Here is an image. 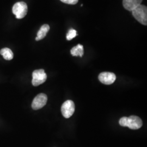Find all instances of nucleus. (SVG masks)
<instances>
[{"mask_svg": "<svg viewBox=\"0 0 147 147\" xmlns=\"http://www.w3.org/2000/svg\"><path fill=\"white\" fill-rule=\"evenodd\" d=\"M131 11L132 15L137 21L143 25H147V8L146 6L140 5Z\"/></svg>", "mask_w": 147, "mask_h": 147, "instance_id": "f257e3e1", "label": "nucleus"}, {"mask_svg": "<svg viewBox=\"0 0 147 147\" xmlns=\"http://www.w3.org/2000/svg\"><path fill=\"white\" fill-rule=\"evenodd\" d=\"M12 11L17 19H21L26 16L28 11L27 5L24 2H17L13 5Z\"/></svg>", "mask_w": 147, "mask_h": 147, "instance_id": "f03ea898", "label": "nucleus"}, {"mask_svg": "<svg viewBox=\"0 0 147 147\" xmlns=\"http://www.w3.org/2000/svg\"><path fill=\"white\" fill-rule=\"evenodd\" d=\"M32 84L34 86H38L45 82L47 79V74L44 70L38 69L34 70L32 73Z\"/></svg>", "mask_w": 147, "mask_h": 147, "instance_id": "7ed1b4c3", "label": "nucleus"}, {"mask_svg": "<svg viewBox=\"0 0 147 147\" xmlns=\"http://www.w3.org/2000/svg\"><path fill=\"white\" fill-rule=\"evenodd\" d=\"M61 112L64 117L69 118L75 112V104L72 100H67L61 107Z\"/></svg>", "mask_w": 147, "mask_h": 147, "instance_id": "20e7f679", "label": "nucleus"}, {"mask_svg": "<svg viewBox=\"0 0 147 147\" xmlns=\"http://www.w3.org/2000/svg\"><path fill=\"white\" fill-rule=\"evenodd\" d=\"M47 101V95L44 93H40L37 95L33 100L32 107L34 110L40 109L46 105Z\"/></svg>", "mask_w": 147, "mask_h": 147, "instance_id": "39448f33", "label": "nucleus"}, {"mask_svg": "<svg viewBox=\"0 0 147 147\" xmlns=\"http://www.w3.org/2000/svg\"><path fill=\"white\" fill-rule=\"evenodd\" d=\"M98 78L102 84L109 85L115 82L116 81V76L113 73L103 72L99 74Z\"/></svg>", "mask_w": 147, "mask_h": 147, "instance_id": "423d86ee", "label": "nucleus"}, {"mask_svg": "<svg viewBox=\"0 0 147 147\" xmlns=\"http://www.w3.org/2000/svg\"><path fill=\"white\" fill-rule=\"evenodd\" d=\"M143 123L141 119L136 116L127 117V127L132 130H137L142 127Z\"/></svg>", "mask_w": 147, "mask_h": 147, "instance_id": "0eeeda50", "label": "nucleus"}, {"mask_svg": "<svg viewBox=\"0 0 147 147\" xmlns=\"http://www.w3.org/2000/svg\"><path fill=\"white\" fill-rule=\"evenodd\" d=\"M142 1L143 0H123V5L126 10L132 11L140 5Z\"/></svg>", "mask_w": 147, "mask_h": 147, "instance_id": "6e6552de", "label": "nucleus"}, {"mask_svg": "<svg viewBox=\"0 0 147 147\" xmlns=\"http://www.w3.org/2000/svg\"><path fill=\"white\" fill-rule=\"evenodd\" d=\"M49 30H50V26L48 25L47 24L43 25L37 33V37L36 38V40L38 41L46 37L47 34Z\"/></svg>", "mask_w": 147, "mask_h": 147, "instance_id": "1a4fd4ad", "label": "nucleus"}, {"mask_svg": "<svg viewBox=\"0 0 147 147\" xmlns=\"http://www.w3.org/2000/svg\"><path fill=\"white\" fill-rule=\"evenodd\" d=\"M70 53L73 56L82 57L84 54V47L81 44H78L76 47H74L70 50Z\"/></svg>", "mask_w": 147, "mask_h": 147, "instance_id": "9d476101", "label": "nucleus"}, {"mask_svg": "<svg viewBox=\"0 0 147 147\" xmlns=\"http://www.w3.org/2000/svg\"><path fill=\"white\" fill-rule=\"evenodd\" d=\"M0 54L5 60L9 61L13 58L14 54L10 49L3 48L0 50Z\"/></svg>", "mask_w": 147, "mask_h": 147, "instance_id": "9b49d317", "label": "nucleus"}, {"mask_svg": "<svg viewBox=\"0 0 147 147\" xmlns=\"http://www.w3.org/2000/svg\"><path fill=\"white\" fill-rule=\"evenodd\" d=\"M77 35V31L73 28H71L69 31L68 33L67 34L66 38L68 40H71L75 37H76Z\"/></svg>", "mask_w": 147, "mask_h": 147, "instance_id": "f8f14e48", "label": "nucleus"}, {"mask_svg": "<svg viewBox=\"0 0 147 147\" xmlns=\"http://www.w3.org/2000/svg\"><path fill=\"white\" fill-rule=\"evenodd\" d=\"M127 117H124L121 118L119 121L120 125L123 127H127Z\"/></svg>", "mask_w": 147, "mask_h": 147, "instance_id": "ddd939ff", "label": "nucleus"}, {"mask_svg": "<svg viewBox=\"0 0 147 147\" xmlns=\"http://www.w3.org/2000/svg\"><path fill=\"white\" fill-rule=\"evenodd\" d=\"M61 1L68 5H75L78 2L79 0H61Z\"/></svg>", "mask_w": 147, "mask_h": 147, "instance_id": "4468645a", "label": "nucleus"}]
</instances>
